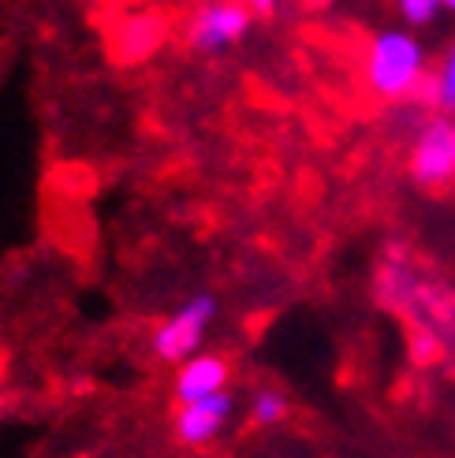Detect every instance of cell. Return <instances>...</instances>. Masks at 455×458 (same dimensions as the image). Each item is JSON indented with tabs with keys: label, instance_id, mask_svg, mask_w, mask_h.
<instances>
[{
	"label": "cell",
	"instance_id": "11",
	"mask_svg": "<svg viewBox=\"0 0 455 458\" xmlns=\"http://www.w3.org/2000/svg\"><path fill=\"white\" fill-rule=\"evenodd\" d=\"M444 339L437 332H429V328H411V358L418 365H434L441 354H444Z\"/></svg>",
	"mask_w": 455,
	"mask_h": 458
},
{
	"label": "cell",
	"instance_id": "9",
	"mask_svg": "<svg viewBox=\"0 0 455 458\" xmlns=\"http://www.w3.org/2000/svg\"><path fill=\"white\" fill-rule=\"evenodd\" d=\"M288 410H291V403H288L284 392H277V387H262V392L250 399L246 418L254 428H272V425H280L288 418Z\"/></svg>",
	"mask_w": 455,
	"mask_h": 458
},
{
	"label": "cell",
	"instance_id": "2",
	"mask_svg": "<svg viewBox=\"0 0 455 458\" xmlns=\"http://www.w3.org/2000/svg\"><path fill=\"white\" fill-rule=\"evenodd\" d=\"M213 320H217V299L213 294H194V299H187L172 317H165L153 328L150 347L161 361L184 365L194 354H202V339H206Z\"/></svg>",
	"mask_w": 455,
	"mask_h": 458
},
{
	"label": "cell",
	"instance_id": "7",
	"mask_svg": "<svg viewBox=\"0 0 455 458\" xmlns=\"http://www.w3.org/2000/svg\"><path fill=\"white\" fill-rule=\"evenodd\" d=\"M228 377H232V365H228V358H220V354H194L191 361H184L176 369L172 395H176L179 406L210 399V395H220V392H228Z\"/></svg>",
	"mask_w": 455,
	"mask_h": 458
},
{
	"label": "cell",
	"instance_id": "5",
	"mask_svg": "<svg viewBox=\"0 0 455 458\" xmlns=\"http://www.w3.org/2000/svg\"><path fill=\"white\" fill-rule=\"evenodd\" d=\"M411 179L418 187H444L455 179V123L434 116L411 146Z\"/></svg>",
	"mask_w": 455,
	"mask_h": 458
},
{
	"label": "cell",
	"instance_id": "4",
	"mask_svg": "<svg viewBox=\"0 0 455 458\" xmlns=\"http://www.w3.org/2000/svg\"><path fill=\"white\" fill-rule=\"evenodd\" d=\"M250 22H254V12H250V8L217 0V4H202L187 19L184 41H187L191 53L213 56V53H224V49H232V45H239L243 34L250 30Z\"/></svg>",
	"mask_w": 455,
	"mask_h": 458
},
{
	"label": "cell",
	"instance_id": "12",
	"mask_svg": "<svg viewBox=\"0 0 455 458\" xmlns=\"http://www.w3.org/2000/svg\"><path fill=\"white\" fill-rule=\"evenodd\" d=\"M444 8H448V12H455V0H448V4H444Z\"/></svg>",
	"mask_w": 455,
	"mask_h": 458
},
{
	"label": "cell",
	"instance_id": "1",
	"mask_svg": "<svg viewBox=\"0 0 455 458\" xmlns=\"http://www.w3.org/2000/svg\"><path fill=\"white\" fill-rule=\"evenodd\" d=\"M362 79L381 101H407L425 82V49L407 27H384L366 41Z\"/></svg>",
	"mask_w": 455,
	"mask_h": 458
},
{
	"label": "cell",
	"instance_id": "3",
	"mask_svg": "<svg viewBox=\"0 0 455 458\" xmlns=\"http://www.w3.org/2000/svg\"><path fill=\"white\" fill-rule=\"evenodd\" d=\"M172 30V19L157 8H131L112 19V27L105 34V49L112 56V64L120 67H139L146 60H153L165 49Z\"/></svg>",
	"mask_w": 455,
	"mask_h": 458
},
{
	"label": "cell",
	"instance_id": "6",
	"mask_svg": "<svg viewBox=\"0 0 455 458\" xmlns=\"http://www.w3.org/2000/svg\"><path fill=\"white\" fill-rule=\"evenodd\" d=\"M232 414H236L232 392H220V395H210V399L176 406L172 432H176V440L184 447H206L224 432V425L232 421Z\"/></svg>",
	"mask_w": 455,
	"mask_h": 458
},
{
	"label": "cell",
	"instance_id": "8",
	"mask_svg": "<svg viewBox=\"0 0 455 458\" xmlns=\"http://www.w3.org/2000/svg\"><path fill=\"white\" fill-rule=\"evenodd\" d=\"M425 89H429V105H434L441 116H451V112H455V41L448 45V53L441 56L437 72H434V79L425 82Z\"/></svg>",
	"mask_w": 455,
	"mask_h": 458
},
{
	"label": "cell",
	"instance_id": "10",
	"mask_svg": "<svg viewBox=\"0 0 455 458\" xmlns=\"http://www.w3.org/2000/svg\"><path fill=\"white\" fill-rule=\"evenodd\" d=\"M396 12H399V19L407 22V27H429V22L444 12V4L441 0H399Z\"/></svg>",
	"mask_w": 455,
	"mask_h": 458
}]
</instances>
